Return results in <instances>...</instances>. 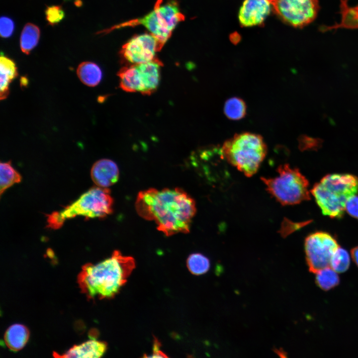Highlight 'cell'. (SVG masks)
I'll use <instances>...</instances> for the list:
<instances>
[{"label": "cell", "mask_w": 358, "mask_h": 358, "mask_svg": "<svg viewBox=\"0 0 358 358\" xmlns=\"http://www.w3.org/2000/svg\"><path fill=\"white\" fill-rule=\"evenodd\" d=\"M107 348L106 342L91 339L73 346L63 354L54 352L53 354L56 358H97L103 355Z\"/></svg>", "instance_id": "5bb4252c"}, {"label": "cell", "mask_w": 358, "mask_h": 358, "mask_svg": "<svg viewBox=\"0 0 358 358\" xmlns=\"http://www.w3.org/2000/svg\"><path fill=\"white\" fill-rule=\"evenodd\" d=\"M224 112L231 120H239L246 114V105L241 98L233 97L227 100L224 106Z\"/></svg>", "instance_id": "7402d4cb"}, {"label": "cell", "mask_w": 358, "mask_h": 358, "mask_svg": "<svg viewBox=\"0 0 358 358\" xmlns=\"http://www.w3.org/2000/svg\"><path fill=\"white\" fill-rule=\"evenodd\" d=\"M323 215L341 218L348 199L358 193V178L349 174L324 176L311 190Z\"/></svg>", "instance_id": "3957f363"}, {"label": "cell", "mask_w": 358, "mask_h": 358, "mask_svg": "<svg viewBox=\"0 0 358 358\" xmlns=\"http://www.w3.org/2000/svg\"><path fill=\"white\" fill-rule=\"evenodd\" d=\"M40 36L39 28L33 23H27L23 27L20 38L21 50L29 54L37 46Z\"/></svg>", "instance_id": "d6986e66"}, {"label": "cell", "mask_w": 358, "mask_h": 358, "mask_svg": "<svg viewBox=\"0 0 358 358\" xmlns=\"http://www.w3.org/2000/svg\"><path fill=\"white\" fill-rule=\"evenodd\" d=\"M274 178L261 177L267 191L282 205H295L311 199L309 182L297 168L280 165Z\"/></svg>", "instance_id": "8992f818"}, {"label": "cell", "mask_w": 358, "mask_h": 358, "mask_svg": "<svg viewBox=\"0 0 358 358\" xmlns=\"http://www.w3.org/2000/svg\"><path fill=\"white\" fill-rule=\"evenodd\" d=\"M17 68L13 60L4 55L0 58V99L7 98L9 85L17 77Z\"/></svg>", "instance_id": "2e32d148"}, {"label": "cell", "mask_w": 358, "mask_h": 358, "mask_svg": "<svg viewBox=\"0 0 358 358\" xmlns=\"http://www.w3.org/2000/svg\"><path fill=\"white\" fill-rule=\"evenodd\" d=\"M77 74L80 80L89 87H95L101 81L102 76L100 68L91 62H84L78 67Z\"/></svg>", "instance_id": "ac0fdd59"}, {"label": "cell", "mask_w": 358, "mask_h": 358, "mask_svg": "<svg viewBox=\"0 0 358 358\" xmlns=\"http://www.w3.org/2000/svg\"><path fill=\"white\" fill-rule=\"evenodd\" d=\"M161 0H157L153 9L142 17L136 18L112 26L99 32L107 33L113 30L126 27L142 25L164 45L172 35L174 28L171 24L162 6Z\"/></svg>", "instance_id": "8fae6325"}, {"label": "cell", "mask_w": 358, "mask_h": 358, "mask_svg": "<svg viewBox=\"0 0 358 358\" xmlns=\"http://www.w3.org/2000/svg\"><path fill=\"white\" fill-rule=\"evenodd\" d=\"M161 344L156 338H154L152 355L149 357L152 358H166L168 356L162 352L161 349Z\"/></svg>", "instance_id": "f546056e"}, {"label": "cell", "mask_w": 358, "mask_h": 358, "mask_svg": "<svg viewBox=\"0 0 358 358\" xmlns=\"http://www.w3.org/2000/svg\"><path fill=\"white\" fill-rule=\"evenodd\" d=\"M318 141L314 139L303 137L299 140V148L302 150L313 149L318 147Z\"/></svg>", "instance_id": "f1b7e54d"}, {"label": "cell", "mask_w": 358, "mask_h": 358, "mask_svg": "<svg viewBox=\"0 0 358 358\" xmlns=\"http://www.w3.org/2000/svg\"><path fill=\"white\" fill-rule=\"evenodd\" d=\"M29 337V331L23 325L15 324L6 330L4 341L7 347L11 351L17 352L22 349L27 343Z\"/></svg>", "instance_id": "e0dca14e"}, {"label": "cell", "mask_w": 358, "mask_h": 358, "mask_svg": "<svg viewBox=\"0 0 358 358\" xmlns=\"http://www.w3.org/2000/svg\"><path fill=\"white\" fill-rule=\"evenodd\" d=\"M351 256L353 261L358 267V246L351 250Z\"/></svg>", "instance_id": "4dcf8cb0"}, {"label": "cell", "mask_w": 358, "mask_h": 358, "mask_svg": "<svg viewBox=\"0 0 358 358\" xmlns=\"http://www.w3.org/2000/svg\"><path fill=\"white\" fill-rule=\"evenodd\" d=\"M222 158L247 177L258 171L267 153L263 137L250 132L237 134L227 140L221 150Z\"/></svg>", "instance_id": "277c9868"}, {"label": "cell", "mask_w": 358, "mask_h": 358, "mask_svg": "<svg viewBox=\"0 0 358 358\" xmlns=\"http://www.w3.org/2000/svg\"><path fill=\"white\" fill-rule=\"evenodd\" d=\"M351 258L348 252L339 247L333 254L330 267L338 273L346 271L349 268Z\"/></svg>", "instance_id": "cb8c5ba5"}, {"label": "cell", "mask_w": 358, "mask_h": 358, "mask_svg": "<svg viewBox=\"0 0 358 358\" xmlns=\"http://www.w3.org/2000/svg\"><path fill=\"white\" fill-rule=\"evenodd\" d=\"M164 45L150 33L136 35L122 46L120 55L126 65L145 63L157 58L156 52Z\"/></svg>", "instance_id": "30bf717a"}, {"label": "cell", "mask_w": 358, "mask_h": 358, "mask_svg": "<svg viewBox=\"0 0 358 358\" xmlns=\"http://www.w3.org/2000/svg\"><path fill=\"white\" fill-rule=\"evenodd\" d=\"M341 20L330 26L322 25L319 30L322 32L336 30L340 28L358 29V3L355 6H350L349 0H340Z\"/></svg>", "instance_id": "9a60e30c"}, {"label": "cell", "mask_w": 358, "mask_h": 358, "mask_svg": "<svg viewBox=\"0 0 358 358\" xmlns=\"http://www.w3.org/2000/svg\"><path fill=\"white\" fill-rule=\"evenodd\" d=\"M90 175L92 181L97 186L108 187L117 181L119 171L115 162L103 159L93 165Z\"/></svg>", "instance_id": "4fadbf2b"}, {"label": "cell", "mask_w": 358, "mask_h": 358, "mask_svg": "<svg viewBox=\"0 0 358 358\" xmlns=\"http://www.w3.org/2000/svg\"><path fill=\"white\" fill-rule=\"evenodd\" d=\"M299 224L293 223L287 219H284L279 233L282 237H286L294 230L297 229L299 226H299Z\"/></svg>", "instance_id": "83f0119b"}, {"label": "cell", "mask_w": 358, "mask_h": 358, "mask_svg": "<svg viewBox=\"0 0 358 358\" xmlns=\"http://www.w3.org/2000/svg\"><path fill=\"white\" fill-rule=\"evenodd\" d=\"M186 264L190 272L197 275L206 273L210 267L208 258L200 253L190 255L187 258Z\"/></svg>", "instance_id": "603a6c76"}, {"label": "cell", "mask_w": 358, "mask_h": 358, "mask_svg": "<svg viewBox=\"0 0 358 358\" xmlns=\"http://www.w3.org/2000/svg\"><path fill=\"white\" fill-rule=\"evenodd\" d=\"M14 29V23L13 20L6 16H2L0 20V36L3 38H8L11 36Z\"/></svg>", "instance_id": "484cf974"}, {"label": "cell", "mask_w": 358, "mask_h": 358, "mask_svg": "<svg viewBox=\"0 0 358 358\" xmlns=\"http://www.w3.org/2000/svg\"><path fill=\"white\" fill-rule=\"evenodd\" d=\"M274 0H245L239 12L240 24L243 27L262 24L273 10Z\"/></svg>", "instance_id": "7c38bea8"}, {"label": "cell", "mask_w": 358, "mask_h": 358, "mask_svg": "<svg viewBox=\"0 0 358 358\" xmlns=\"http://www.w3.org/2000/svg\"><path fill=\"white\" fill-rule=\"evenodd\" d=\"M0 195L14 184L20 182L22 179L21 175L11 166L10 162L0 163Z\"/></svg>", "instance_id": "ffe728a7"}, {"label": "cell", "mask_w": 358, "mask_h": 358, "mask_svg": "<svg viewBox=\"0 0 358 358\" xmlns=\"http://www.w3.org/2000/svg\"><path fill=\"white\" fill-rule=\"evenodd\" d=\"M135 209L143 219L154 221L157 229L167 236L188 233L196 211L193 198L178 187L140 191Z\"/></svg>", "instance_id": "6da1fadb"}, {"label": "cell", "mask_w": 358, "mask_h": 358, "mask_svg": "<svg viewBox=\"0 0 358 358\" xmlns=\"http://www.w3.org/2000/svg\"><path fill=\"white\" fill-rule=\"evenodd\" d=\"M113 199L107 187L95 186L83 193L78 199L60 211L47 216L48 227L58 229L64 222L78 216L87 218H102L113 211Z\"/></svg>", "instance_id": "5b68a950"}, {"label": "cell", "mask_w": 358, "mask_h": 358, "mask_svg": "<svg viewBox=\"0 0 358 358\" xmlns=\"http://www.w3.org/2000/svg\"><path fill=\"white\" fill-rule=\"evenodd\" d=\"M163 63L158 58L135 65H125L118 72L120 88L125 91L150 95L158 89Z\"/></svg>", "instance_id": "52a82bcc"}, {"label": "cell", "mask_w": 358, "mask_h": 358, "mask_svg": "<svg viewBox=\"0 0 358 358\" xmlns=\"http://www.w3.org/2000/svg\"><path fill=\"white\" fill-rule=\"evenodd\" d=\"M135 268L133 258L114 251L110 257L96 264L84 265L77 281L88 298L108 299L115 296Z\"/></svg>", "instance_id": "7a4b0ae2"}, {"label": "cell", "mask_w": 358, "mask_h": 358, "mask_svg": "<svg viewBox=\"0 0 358 358\" xmlns=\"http://www.w3.org/2000/svg\"><path fill=\"white\" fill-rule=\"evenodd\" d=\"M319 0H274L273 10L286 24L303 28L316 18Z\"/></svg>", "instance_id": "9c48e42d"}, {"label": "cell", "mask_w": 358, "mask_h": 358, "mask_svg": "<svg viewBox=\"0 0 358 358\" xmlns=\"http://www.w3.org/2000/svg\"><path fill=\"white\" fill-rule=\"evenodd\" d=\"M45 16L48 24L53 26L59 23L64 19L65 12L60 5H51L46 8Z\"/></svg>", "instance_id": "d4e9b609"}, {"label": "cell", "mask_w": 358, "mask_h": 358, "mask_svg": "<svg viewBox=\"0 0 358 358\" xmlns=\"http://www.w3.org/2000/svg\"><path fill=\"white\" fill-rule=\"evenodd\" d=\"M315 273V282L323 290L328 291L338 286L340 283L338 272L330 267L322 268Z\"/></svg>", "instance_id": "44dd1931"}, {"label": "cell", "mask_w": 358, "mask_h": 358, "mask_svg": "<svg viewBox=\"0 0 358 358\" xmlns=\"http://www.w3.org/2000/svg\"><path fill=\"white\" fill-rule=\"evenodd\" d=\"M345 210L350 215L358 219V196L357 194L348 199L345 205Z\"/></svg>", "instance_id": "4316f807"}, {"label": "cell", "mask_w": 358, "mask_h": 358, "mask_svg": "<svg viewBox=\"0 0 358 358\" xmlns=\"http://www.w3.org/2000/svg\"><path fill=\"white\" fill-rule=\"evenodd\" d=\"M339 247L336 239L328 232L317 231L308 235L304 251L309 270L315 273L330 267L332 257Z\"/></svg>", "instance_id": "ba28073f"}]
</instances>
